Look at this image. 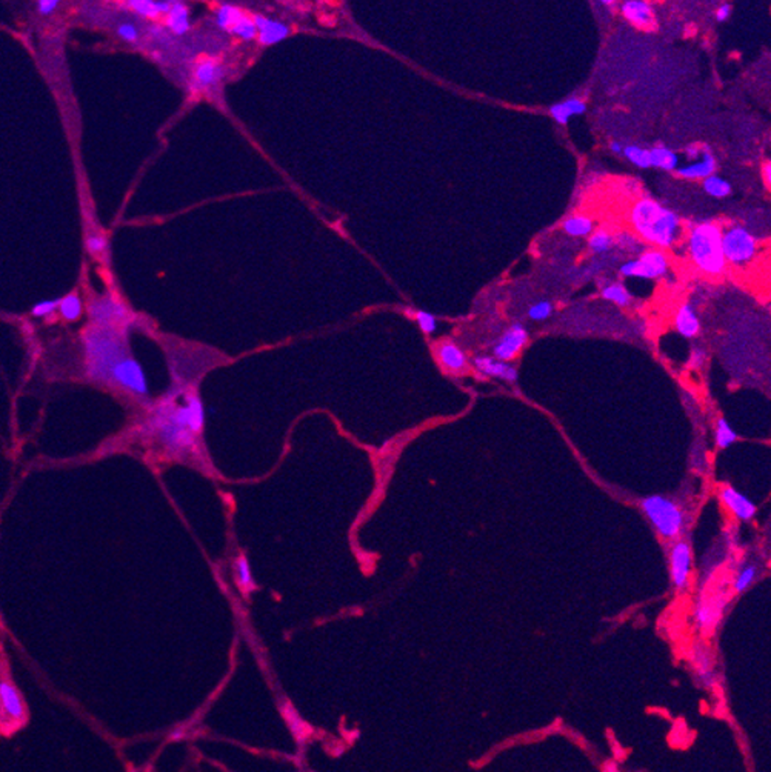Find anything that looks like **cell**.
<instances>
[{
  "mask_svg": "<svg viewBox=\"0 0 771 772\" xmlns=\"http://www.w3.org/2000/svg\"><path fill=\"white\" fill-rule=\"evenodd\" d=\"M130 351L122 329L97 326L85 334V368L89 378L108 385L113 369L127 359Z\"/></svg>",
  "mask_w": 771,
  "mask_h": 772,
  "instance_id": "3957f363",
  "label": "cell"
},
{
  "mask_svg": "<svg viewBox=\"0 0 771 772\" xmlns=\"http://www.w3.org/2000/svg\"><path fill=\"white\" fill-rule=\"evenodd\" d=\"M59 305H60V300H44V301H39L33 306V315H36V317H45L48 314H53L55 310H59Z\"/></svg>",
  "mask_w": 771,
  "mask_h": 772,
  "instance_id": "b9f144b4",
  "label": "cell"
},
{
  "mask_svg": "<svg viewBox=\"0 0 771 772\" xmlns=\"http://www.w3.org/2000/svg\"><path fill=\"white\" fill-rule=\"evenodd\" d=\"M675 326H676V331L682 337H685V339H693V337H696L700 331V322L695 306L691 304H684L681 308H679L675 317Z\"/></svg>",
  "mask_w": 771,
  "mask_h": 772,
  "instance_id": "603a6c76",
  "label": "cell"
},
{
  "mask_svg": "<svg viewBox=\"0 0 771 772\" xmlns=\"http://www.w3.org/2000/svg\"><path fill=\"white\" fill-rule=\"evenodd\" d=\"M609 148H612L613 152H618V154H622V151H623V146H622L621 142H612Z\"/></svg>",
  "mask_w": 771,
  "mask_h": 772,
  "instance_id": "816d5d0a",
  "label": "cell"
},
{
  "mask_svg": "<svg viewBox=\"0 0 771 772\" xmlns=\"http://www.w3.org/2000/svg\"><path fill=\"white\" fill-rule=\"evenodd\" d=\"M408 315L417 322L419 328L422 329L425 334H433L438 329V319L434 317L431 313L426 311H411L408 310Z\"/></svg>",
  "mask_w": 771,
  "mask_h": 772,
  "instance_id": "74e56055",
  "label": "cell"
},
{
  "mask_svg": "<svg viewBox=\"0 0 771 772\" xmlns=\"http://www.w3.org/2000/svg\"><path fill=\"white\" fill-rule=\"evenodd\" d=\"M247 14V11L242 10L241 6L233 3H222L214 11V20L216 25L222 28V30L229 31L239 20Z\"/></svg>",
  "mask_w": 771,
  "mask_h": 772,
  "instance_id": "4316f807",
  "label": "cell"
},
{
  "mask_svg": "<svg viewBox=\"0 0 771 772\" xmlns=\"http://www.w3.org/2000/svg\"><path fill=\"white\" fill-rule=\"evenodd\" d=\"M528 343V331L523 325H511L493 348V357L501 362H511L521 354V351Z\"/></svg>",
  "mask_w": 771,
  "mask_h": 772,
  "instance_id": "4fadbf2b",
  "label": "cell"
},
{
  "mask_svg": "<svg viewBox=\"0 0 771 772\" xmlns=\"http://www.w3.org/2000/svg\"><path fill=\"white\" fill-rule=\"evenodd\" d=\"M123 6L139 14L140 17L157 20L160 16H166L168 11L171 10L173 2H168V0H127V2H123Z\"/></svg>",
  "mask_w": 771,
  "mask_h": 772,
  "instance_id": "7402d4cb",
  "label": "cell"
},
{
  "mask_svg": "<svg viewBox=\"0 0 771 772\" xmlns=\"http://www.w3.org/2000/svg\"><path fill=\"white\" fill-rule=\"evenodd\" d=\"M738 440V434L734 432L731 425L727 422V419H719L716 423V445L719 449L730 448L734 441Z\"/></svg>",
  "mask_w": 771,
  "mask_h": 772,
  "instance_id": "d590c367",
  "label": "cell"
},
{
  "mask_svg": "<svg viewBox=\"0 0 771 772\" xmlns=\"http://www.w3.org/2000/svg\"><path fill=\"white\" fill-rule=\"evenodd\" d=\"M588 247L594 254H604L614 247V236L605 228L596 229L588 238Z\"/></svg>",
  "mask_w": 771,
  "mask_h": 772,
  "instance_id": "f546056e",
  "label": "cell"
},
{
  "mask_svg": "<svg viewBox=\"0 0 771 772\" xmlns=\"http://www.w3.org/2000/svg\"><path fill=\"white\" fill-rule=\"evenodd\" d=\"M82 311H83V305L77 294H68L67 297L60 300L59 313L62 314V317L64 319L77 320L82 315Z\"/></svg>",
  "mask_w": 771,
  "mask_h": 772,
  "instance_id": "836d02e7",
  "label": "cell"
},
{
  "mask_svg": "<svg viewBox=\"0 0 771 772\" xmlns=\"http://www.w3.org/2000/svg\"><path fill=\"white\" fill-rule=\"evenodd\" d=\"M633 234L656 249L673 248L682 236L679 216L653 199L636 200L628 211Z\"/></svg>",
  "mask_w": 771,
  "mask_h": 772,
  "instance_id": "7a4b0ae2",
  "label": "cell"
},
{
  "mask_svg": "<svg viewBox=\"0 0 771 772\" xmlns=\"http://www.w3.org/2000/svg\"><path fill=\"white\" fill-rule=\"evenodd\" d=\"M562 228L569 236L585 237V236H590L594 231V222L591 217L578 214V216L569 217V219L564 222Z\"/></svg>",
  "mask_w": 771,
  "mask_h": 772,
  "instance_id": "f1b7e54d",
  "label": "cell"
},
{
  "mask_svg": "<svg viewBox=\"0 0 771 772\" xmlns=\"http://www.w3.org/2000/svg\"><path fill=\"white\" fill-rule=\"evenodd\" d=\"M165 25L176 36H184L191 30L190 10L184 2H173L171 10L165 16Z\"/></svg>",
  "mask_w": 771,
  "mask_h": 772,
  "instance_id": "cb8c5ba5",
  "label": "cell"
},
{
  "mask_svg": "<svg viewBox=\"0 0 771 772\" xmlns=\"http://www.w3.org/2000/svg\"><path fill=\"white\" fill-rule=\"evenodd\" d=\"M187 737H188V731L185 729V726H177V728H174L173 731H171V734H170V739H171L173 742H180V740L187 739Z\"/></svg>",
  "mask_w": 771,
  "mask_h": 772,
  "instance_id": "c3c4849f",
  "label": "cell"
},
{
  "mask_svg": "<svg viewBox=\"0 0 771 772\" xmlns=\"http://www.w3.org/2000/svg\"><path fill=\"white\" fill-rule=\"evenodd\" d=\"M650 151V166L659 168L665 171H675L679 168V156L665 146H655Z\"/></svg>",
  "mask_w": 771,
  "mask_h": 772,
  "instance_id": "83f0119b",
  "label": "cell"
},
{
  "mask_svg": "<svg viewBox=\"0 0 771 772\" xmlns=\"http://www.w3.org/2000/svg\"><path fill=\"white\" fill-rule=\"evenodd\" d=\"M728 603V595L725 593H713L702 595L696 603L695 620L696 626L702 633H713L724 617L725 608Z\"/></svg>",
  "mask_w": 771,
  "mask_h": 772,
  "instance_id": "9c48e42d",
  "label": "cell"
},
{
  "mask_svg": "<svg viewBox=\"0 0 771 772\" xmlns=\"http://www.w3.org/2000/svg\"><path fill=\"white\" fill-rule=\"evenodd\" d=\"M233 572H234L236 585H237V588H239V591L243 595H248L250 593L254 591L256 584H254L253 571H251V566H250V561H248L247 556L241 554V556L234 560Z\"/></svg>",
  "mask_w": 771,
  "mask_h": 772,
  "instance_id": "d4e9b609",
  "label": "cell"
},
{
  "mask_svg": "<svg viewBox=\"0 0 771 772\" xmlns=\"http://www.w3.org/2000/svg\"><path fill=\"white\" fill-rule=\"evenodd\" d=\"M223 79V67L219 59L202 58L194 63L190 77V91L193 94L208 93L219 85Z\"/></svg>",
  "mask_w": 771,
  "mask_h": 772,
  "instance_id": "8fae6325",
  "label": "cell"
},
{
  "mask_svg": "<svg viewBox=\"0 0 771 772\" xmlns=\"http://www.w3.org/2000/svg\"><path fill=\"white\" fill-rule=\"evenodd\" d=\"M705 151H707L705 146H700L699 143H693L685 148V156L686 159L691 160V162H695V160L700 159V156H702Z\"/></svg>",
  "mask_w": 771,
  "mask_h": 772,
  "instance_id": "f6af8a7d",
  "label": "cell"
},
{
  "mask_svg": "<svg viewBox=\"0 0 771 772\" xmlns=\"http://www.w3.org/2000/svg\"><path fill=\"white\" fill-rule=\"evenodd\" d=\"M205 428V406L194 389L184 391V402L171 392L154 406L142 425V431L156 437L166 453L174 457H198L199 437Z\"/></svg>",
  "mask_w": 771,
  "mask_h": 772,
  "instance_id": "6da1fadb",
  "label": "cell"
},
{
  "mask_svg": "<svg viewBox=\"0 0 771 772\" xmlns=\"http://www.w3.org/2000/svg\"><path fill=\"white\" fill-rule=\"evenodd\" d=\"M473 365L480 374L487 376V377L501 378V380H505V382H510V383L516 382L519 378V373H517V369L513 367V365L497 360V359H494L493 356L476 357Z\"/></svg>",
  "mask_w": 771,
  "mask_h": 772,
  "instance_id": "ffe728a7",
  "label": "cell"
},
{
  "mask_svg": "<svg viewBox=\"0 0 771 772\" xmlns=\"http://www.w3.org/2000/svg\"><path fill=\"white\" fill-rule=\"evenodd\" d=\"M0 717L17 723L26 717L24 700L8 680H0Z\"/></svg>",
  "mask_w": 771,
  "mask_h": 772,
  "instance_id": "2e32d148",
  "label": "cell"
},
{
  "mask_svg": "<svg viewBox=\"0 0 771 772\" xmlns=\"http://www.w3.org/2000/svg\"><path fill=\"white\" fill-rule=\"evenodd\" d=\"M587 111V105L580 99H569L565 102L555 103L550 108V114L555 121L560 125H566L573 116L584 114Z\"/></svg>",
  "mask_w": 771,
  "mask_h": 772,
  "instance_id": "484cf974",
  "label": "cell"
},
{
  "mask_svg": "<svg viewBox=\"0 0 771 772\" xmlns=\"http://www.w3.org/2000/svg\"><path fill=\"white\" fill-rule=\"evenodd\" d=\"M551 313H553V305L550 304V301L544 300V301H537V304H535V305H532V306L530 308V310H528V317H530L531 320L541 322V320L548 319L550 315H551Z\"/></svg>",
  "mask_w": 771,
  "mask_h": 772,
  "instance_id": "ab89813d",
  "label": "cell"
},
{
  "mask_svg": "<svg viewBox=\"0 0 771 772\" xmlns=\"http://www.w3.org/2000/svg\"><path fill=\"white\" fill-rule=\"evenodd\" d=\"M686 249L691 263L702 274L718 277L724 274L727 261L722 251V227L714 222L690 225L686 231Z\"/></svg>",
  "mask_w": 771,
  "mask_h": 772,
  "instance_id": "277c9868",
  "label": "cell"
},
{
  "mask_svg": "<svg viewBox=\"0 0 771 772\" xmlns=\"http://www.w3.org/2000/svg\"><path fill=\"white\" fill-rule=\"evenodd\" d=\"M58 5H59L58 0H39L37 10L42 16H50V14L54 12V10L58 8Z\"/></svg>",
  "mask_w": 771,
  "mask_h": 772,
  "instance_id": "bcb514c9",
  "label": "cell"
},
{
  "mask_svg": "<svg viewBox=\"0 0 771 772\" xmlns=\"http://www.w3.org/2000/svg\"><path fill=\"white\" fill-rule=\"evenodd\" d=\"M117 36L128 44H136L140 37L139 28L130 22H123L117 26Z\"/></svg>",
  "mask_w": 771,
  "mask_h": 772,
  "instance_id": "60d3db41",
  "label": "cell"
},
{
  "mask_svg": "<svg viewBox=\"0 0 771 772\" xmlns=\"http://www.w3.org/2000/svg\"><path fill=\"white\" fill-rule=\"evenodd\" d=\"M693 563L691 546L686 540H676L670 551V574L671 581L677 591H684L688 586Z\"/></svg>",
  "mask_w": 771,
  "mask_h": 772,
  "instance_id": "7c38bea8",
  "label": "cell"
},
{
  "mask_svg": "<svg viewBox=\"0 0 771 772\" xmlns=\"http://www.w3.org/2000/svg\"><path fill=\"white\" fill-rule=\"evenodd\" d=\"M253 20L257 28V42L262 46L276 45L279 42L288 37L290 26L285 25L284 22L262 16V14H254Z\"/></svg>",
  "mask_w": 771,
  "mask_h": 772,
  "instance_id": "ac0fdd59",
  "label": "cell"
},
{
  "mask_svg": "<svg viewBox=\"0 0 771 772\" xmlns=\"http://www.w3.org/2000/svg\"><path fill=\"white\" fill-rule=\"evenodd\" d=\"M722 251L727 265L745 268L759 254V242L752 231L742 225H730L722 228Z\"/></svg>",
  "mask_w": 771,
  "mask_h": 772,
  "instance_id": "8992f818",
  "label": "cell"
},
{
  "mask_svg": "<svg viewBox=\"0 0 771 772\" xmlns=\"http://www.w3.org/2000/svg\"><path fill=\"white\" fill-rule=\"evenodd\" d=\"M600 769H602V772H621L619 764L616 763L614 760H607V762H604V763H602Z\"/></svg>",
  "mask_w": 771,
  "mask_h": 772,
  "instance_id": "681fc988",
  "label": "cell"
},
{
  "mask_svg": "<svg viewBox=\"0 0 771 772\" xmlns=\"http://www.w3.org/2000/svg\"><path fill=\"white\" fill-rule=\"evenodd\" d=\"M702 186H704V191L711 195V198H727V195L731 194V185L730 182L727 179L720 177V175L713 174L710 177H707L702 180Z\"/></svg>",
  "mask_w": 771,
  "mask_h": 772,
  "instance_id": "4dcf8cb0",
  "label": "cell"
},
{
  "mask_svg": "<svg viewBox=\"0 0 771 772\" xmlns=\"http://www.w3.org/2000/svg\"><path fill=\"white\" fill-rule=\"evenodd\" d=\"M639 243H641L639 238H637L633 233H621L618 236H614V245H618V247L628 252H639L641 254L643 249Z\"/></svg>",
  "mask_w": 771,
  "mask_h": 772,
  "instance_id": "f35d334b",
  "label": "cell"
},
{
  "mask_svg": "<svg viewBox=\"0 0 771 772\" xmlns=\"http://www.w3.org/2000/svg\"><path fill=\"white\" fill-rule=\"evenodd\" d=\"M641 507L662 538L675 540L681 536L685 516L676 502L664 495H650L643 498Z\"/></svg>",
  "mask_w": 771,
  "mask_h": 772,
  "instance_id": "5b68a950",
  "label": "cell"
},
{
  "mask_svg": "<svg viewBox=\"0 0 771 772\" xmlns=\"http://www.w3.org/2000/svg\"><path fill=\"white\" fill-rule=\"evenodd\" d=\"M716 159H714L713 154L710 151H705L700 159L695 160V162H691L688 165H684V166H679L677 168V174L681 175L684 179H690V180H704L707 177H710V175L714 174L716 171Z\"/></svg>",
  "mask_w": 771,
  "mask_h": 772,
  "instance_id": "44dd1931",
  "label": "cell"
},
{
  "mask_svg": "<svg viewBox=\"0 0 771 772\" xmlns=\"http://www.w3.org/2000/svg\"><path fill=\"white\" fill-rule=\"evenodd\" d=\"M107 238L99 234H94V236H89L87 238V248L91 252V254H101L105 249H107Z\"/></svg>",
  "mask_w": 771,
  "mask_h": 772,
  "instance_id": "7bdbcfd3",
  "label": "cell"
},
{
  "mask_svg": "<svg viewBox=\"0 0 771 772\" xmlns=\"http://www.w3.org/2000/svg\"><path fill=\"white\" fill-rule=\"evenodd\" d=\"M719 497H720V502L725 505V508L730 511L738 520L748 522L756 516L758 508H756L754 502L752 498H748L747 495L739 493L736 488L724 486L720 489Z\"/></svg>",
  "mask_w": 771,
  "mask_h": 772,
  "instance_id": "9a60e30c",
  "label": "cell"
},
{
  "mask_svg": "<svg viewBox=\"0 0 771 772\" xmlns=\"http://www.w3.org/2000/svg\"><path fill=\"white\" fill-rule=\"evenodd\" d=\"M602 297L619 306H628L632 304V294L622 283H608L602 288Z\"/></svg>",
  "mask_w": 771,
  "mask_h": 772,
  "instance_id": "1f68e13d",
  "label": "cell"
},
{
  "mask_svg": "<svg viewBox=\"0 0 771 772\" xmlns=\"http://www.w3.org/2000/svg\"><path fill=\"white\" fill-rule=\"evenodd\" d=\"M756 577H758V566L756 565H747L742 568L734 579L733 588L736 593H745L747 589L754 584Z\"/></svg>",
  "mask_w": 771,
  "mask_h": 772,
  "instance_id": "8d00e7d4",
  "label": "cell"
},
{
  "mask_svg": "<svg viewBox=\"0 0 771 772\" xmlns=\"http://www.w3.org/2000/svg\"><path fill=\"white\" fill-rule=\"evenodd\" d=\"M436 359L444 371L450 374H462L468 369V359L454 342H442L436 346Z\"/></svg>",
  "mask_w": 771,
  "mask_h": 772,
  "instance_id": "e0dca14e",
  "label": "cell"
},
{
  "mask_svg": "<svg viewBox=\"0 0 771 772\" xmlns=\"http://www.w3.org/2000/svg\"><path fill=\"white\" fill-rule=\"evenodd\" d=\"M690 663L693 677H695L698 685L708 691L716 690L720 680L716 666V654L707 643L698 642L693 644L690 651Z\"/></svg>",
  "mask_w": 771,
  "mask_h": 772,
  "instance_id": "ba28073f",
  "label": "cell"
},
{
  "mask_svg": "<svg viewBox=\"0 0 771 772\" xmlns=\"http://www.w3.org/2000/svg\"><path fill=\"white\" fill-rule=\"evenodd\" d=\"M279 711L280 715H282V719L285 720L286 726H288L294 742L297 743V746L300 749L305 748L308 740L313 737V728L310 726V723L300 717V714L297 712L296 708L285 699L279 701Z\"/></svg>",
  "mask_w": 771,
  "mask_h": 772,
  "instance_id": "5bb4252c",
  "label": "cell"
},
{
  "mask_svg": "<svg viewBox=\"0 0 771 772\" xmlns=\"http://www.w3.org/2000/svg\"><path fill=\"white\" fill-rule=\"evenodd\" d=\"M622 156L625 157L628 162H632L634 166L647 170L650 168V151L641 148L637 145H625L623 146Z\"/></svg>",
  "mask_w": 771,
  "mask_h": 772,
  "instance_id": "e575fe53",
  "label": "cell"
},
{
  "mask_svg": "<svg viewBox=\"0 0 771 772\" xmlns=\"http://www.w3.org/2000/svg\"><path fill=\"white\" fill-rule=\"evenodd\" d=\"M730 14H731V6L728 3H724L716 10V19L719 20V22H724V20L730 17Z\"/></svg>",
  "mask_w": 771,
  "mask_h": 772,
  "instance_id": "7dc6e473",
  "label": "cell"
},
{
  "mask_svg": "<svg viewBox=\"0 0 771 772\" xmlns=\"http://www.w3.org/2000/svg\"><path fill=\"white\" fill-rule=\"evenodd\" d=\"M621 12L630 24L643 30H650L656 24L653 6L645 0H625L621 5Z\"/></svg>",
  "mask_w": 771,
  "mask_h": 772,
  "instance_id": "d6986e66",
  "label": "cell"
},
{
  "mask_svg": "<svg viewBox=\"0 0 771 772\" xmlns=\"http://www.w3.org/2000/svg\"><path fill=\"white\" fill-rule=\"evenodd\" d=\"M231 36H234L241 40H254L257 39V28L254 25L253 16H250L247 12L245 16L237 22L231 30L228 31Z\"/></svg>",
  "mask_w": 771,
  "mask_h": 772,
  "instance_id": "d6a6232c",
  "label": "cell"
},
{
  "mask_svg": "<svg viewBox=\"0 0 771 772\" xmlns=\"http://www.w3.org/2000/svg\"><path fill=\"white\" fill-rule=\"evenodd\" d=\"M762 179L765 182V185L770 188L771 185V164L765 162L762 165Z\"/></svg>",
  "mask_w": 771,
  "mask_h": 772,
  "instance_id": "f907efd6",
  "label": "cell"
},
{
  "mask_svg": "<svg viewBox=\"0 0 771 772\" xmlns=\"http://www.w3.org/2000/svg\"><path fill=\"white\" fill-rule=\"evenodd\" d=\"M705 351L700 349V348H695L691 351V356H690V368H702L704 363H705Z\"/></svg>",
  "mask_w": 771,
  "mask_h": 772,
  "instance_id": "ee69618b",
  "label": "cell"
},
{
  "mask_svg": "<svg viewBox=\"0 0 771 772\" xmlns=\"http://www.w3.org/2000/svg\"><path fill=\"white\" fill-rule=\"evenodd\" d=\"M89 315L97 326L122 329L130 320V313L122 301L113 297L94 300L89 306Z\"/></svg>",
  "mask_w": 771,
  "mask_h": 772,
  "instance_id": "30bf717a",
  "label": "cell"
},
{
  "mask_svg": "<svg viewBox=\"0 0 771 772\" xmlns=\"http://www.w3.org/2000/svg\"><path fill=\"white\" fill-rule=\"evenodd\" d=\"M668 257L662 249H645L639 257L632 258L621 265L619 272L625 279H645L657 280L667 276L668 272Z\"/></svg>",
  "mask_w": 771,
  "mask_h": 772,
  "instance_id": "52a82bcc",
  "label": "cell"
}]
</instances>
